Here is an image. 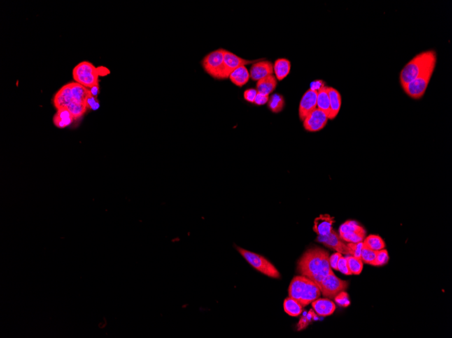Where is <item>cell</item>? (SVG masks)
<instances>
[{
    "label": "cell",
    "mask_w": 452,
    "mask_h": 338,
    "mask_svg": "<svg viewBox=\"0 0 452 338\" xmlns=\"http://www.w3.org/2000/svg\"><path fill=\"white\" fill-rule=\"evenodd\" d=\"M74 120L73 115L66 108L57 110L53 118L54 125L59 129H64L69 127Z\"/></svg>",
    "instance_id": "ac0fdd59"
},
{
    "label": "cell",
    "mask_w": 452,
    "mask_h": 338,
    "mask_svg": "<svg viewBox=\"0 0 452 338\" xmlns=\"http://www.w3.org/2000/svg\"><path fill=\"white\" fill-rule=\"evenodd\" d=\"M285 99L280 94H274L269 97L268 101V108L273 113H279L283 111L285 107Z\"/></svg>",
    "instance_id": "4316f807"
},
{
    "label": "cell",
    "mask_w": 452,
    "mask_h": 338,
    "mask_svg": "<svg viewBox=\"0 0 452 338\" xmlns=\"http://www.w3.org/2000/svg\"><path fill=\"white\" fill-rule=\"evenodd\" d=\"M229 79L238 87H243L246 85L250 78V73L245 66H242L236 69L230 74Z\"/></svg>",
    "instance_id": "44dd1931"
},
{
    "label": "cell",
    "mask_w": 452,
    "mask_h": 338,
    "mask_svg": "<svg viewBox=\"0 0 452 338\" xmlns=\"http://www.w3.org/2000/svg\"><path fill=\"white\" fill-rule=\"evenodd\" d=\"M235 248L240 255L245 259V260L259 272L269 278H275V279H278L280 278L279 271L265 257L258 254L253 253L250 250L245 249L242 247L236 246V245H235Z\"/></svg>",
    "instance_id": "5b68a950"
},
{
    "label": "cell",
    "mask_w": 452,
    "mask_h": 338,
    "mask_svg": "<svg viewBox=\"0 0 452 338\" xmlns=\"http://www.w3.org/2000/svg\"><path fill=\"white\" fill-rule=\"evenodd\" d=\"M109 73L107 68H96L91 63L82 62L73 68V76L75 82L90 89L93 86L99 85V76H105Z\"/></svg>",
    "instance_id": "277c9868"
},
{
    "label": "cell",
    "mask_w": 452,
    "mask_h": 338,
    "mask_svg": "<svg viewBox=\"0 0 452 338\" xmlns=\"http://www.w3.org/2000/svg\"><path fill=\"white\" fill-rule=\"evenodd\" d=\"M329 98H330V111L329 115V120H334L339 114L342 104V98L341 94L332 87H328Z\"/></svg>",
    "instance_id": "e0dca14e"
},
{
    "label": "cell",
    "mask_w": 452,
    "mask_h": 338,
    "mask_svg": "<svg viewBox=\"0 0 452 338\" xmlns=\"http://www.w3.org/2000/svg\"><path fill=\"white\" fill-rule=\"evenodd\" d=\"M435 62H437V54L434 50L425 51L413 57L401 71L400 82L403 89Z\"/></svg>",
    "instance_id": "3957f363"
},
{
    "label": "cell",
    "mask_w": 452,
    "mask_h": 338,
    "mask_svg": "<svg viewBox=\"0 0 452 338\" xmlns=\"http://www.w3.org/2000/svg\"><path fill=\"white\" fill-rule=\"evenodd\" d=\"M317 108L325 112L329 117L330 111V98H329L328 87L326 86L318 92Z\"/></svg>",
    "instance_id": "603a6c76"
},
{
    "label": "cell",
    "mask_w": 452,
    "mask_h": 338,
    "mask_svg": "<svg viewBox=\"0 0 452 338\" xmlns=\"http://www.w3.org/2000/svg\"><path fill=\"white\" fill-rule=\"evenodd\" d=\"M329 257V252L323 248L317 246L309 248L298 262V273L319 286L322 280L332 272Z\"/></svg>",
    "instance_id": "6da1fadb"
},
{
    "label": "cell",
    "mask_w": 452,
    "mask_h": 338,
    "mask_svg": "<svg viewBox=\"0 0 452 338\" xmlns=\"http://www.w3.org/2000/svg\"><path fill=\"white\" fill-rule=\"evenodd\" d=\"M340 238L343 241L349 243H357L363 242L366 234H358V233H347V234H339Z\"/></svg>",
    "instance_id": "4dcf8cb0"
},
{
    "label": "cell",
    "mask_w": 452,
    "mask_h": 338,
    "mask_svg": "<svg viewBox=\"0 0 452 338\" xmlns=\"http://www.w3.org/2000/svg\"><path fill=\"white\" fill-rule=\"evenodd\" d=\"M85 106H86L87 109L92 110L93 111H96L101 107L97 97H94L90 94H89L86 100H85Z\"/></svg>",
    "instance_id": "e575fe53"
},
{
    "label": "cell",
    "mask_w": 452,
    "mask_h": 338,
    "mask_svg": "<svg viewBox=\"0 0 452 338\" xmlns=\"http://www.w3.org/2000/svg\"><path fill=\"white\" fill-rule=\"evenodd\" d=\"M347 245H348L349 255L356 257V258L361 259V254H362V248L364 247L363 242L357 243H349Z\"/></svg>",
    "instance_id": "d6a6232c"
},
{
    "label": "cell",
    "mask_w": 452,
    "mask_h": 338,
    "mask_svg": "<svg viewBox=\"0 0 452 338\" xmlns=\"http://www.w3.org/2000/svg\"><path fill=\"white\" fill-rule=\"evenodd\" d=\"M257 94H258V92H257V89H247L244 93V98L245 100L248 101V102L254 103Z\"/></svg>",
    "instance_id": "74e56055"
},
{
    "label": "cell",
    "mask_w": 452,
    "mask_h": 338,
    "mask_svg": "<svg viewBox=\"0 0 452 338\" xmlns=\"http://www.w3.org/2000/svg\"><path fill=\"white\" fill-rule=\"evenodd\" d=\"M73 102L85 104L87 96L89 95V89L80 85L78 82H71Z\"/></svg>",
    "instance_id": "ffe728a7"
},
{
    "label": "cell",
    "mask_w": 452,
    "mask_h": 338,
    "mask_svg": "<svg viewBox=\"0 0 452 338\" xmlns=\"http://www.w3.org/2000/svg\"><path fill=\"white\" fill-rule=\"evenodd\" d=\"M377 251H374L364 246L362 248V254H361V259L363 263L366 264H370L374 260L376 257Z\"/></svg>",
    "instance_id": "1f68e13d"
},
{
    "label": "cell",
    "mask_w": 452,
    "mask_h": 338,
    "mask_svg": "<svg viewBox=\"0 0 452 338\" xmlns=\"http://www.w3.org/2000/svg\"><path fill=\"white\" fill-rule=\"evenodd\" d=\"M329 121V117L325 112L316 108L311 112L303 121L304 127L310 132H316L321 131L326 127Z\"/></svg>",
    "instance_id": "30bf717a"
},
{
    "label": "cell",
    "mask_w": 452,
    "mask_h": 338,
    "mask_svg": "<svg viewBox=\"0 0 452 338\" xmlns=\"http://www.w3.org/2000/svg\"><path fill=\"white\" fill-rule=\"evenodd\" d=\"M73 102L71 83L66 84L60 89L53 99L54 106L57 110L66 108Z\"/></svg>",
    "instance_id": "9a60e30c"
},
{
    "label": "cell",
    "mask_w": 452,
    "mask_h": 338,
    "mask_svg": "<svg viewBox=\"0 0 452 338\" xmlns=\"http://www.w3.org/2000/svg\"><path fill=\"white\" fill-rule=\"evenodd\" d=\"M337 267L338 271L342 273L343 274L346 275V276L352 275L351 271H350L349 269L348 262H347V259L345 257L342 256L339 259V262H338Z\"/></svg>",
    "instance_id": "d590c367"
},
{
    "label": "cell",
    "mask_w": 452,
    "mask_h": 338,
    "mask_svg": "<svg viewBox=\"0 0 452 338\" xmlns=\"http://www.w3.org/2000/svg\"><path fill=\"white\" fill-rule=\"evenodd\" d=\"M250 78L255 81L272 75L274 73V66L269 61H259L255 63L250 68Z\"/></svg>",
    "instance_id": "4fadbf2b"
},
{
    "label": "cell",
    "mask_w": 452,
    "mask_h": 338,
    "mask_svg": "<svg viewBox=\"0 0 452 338\" xmlns=\"http://www.w3.org/2000/svg\"><path fill=\"white\" fill-rule=\"evenodd\" d=\"M318 92L309 89L301 98L299 108V118L304 121L308 115L317 108Z\"/></svg>",
    "instance_id": "7c38bea8"
},
{
    "label": "cell",
    "mask_w": 452,
    "mask_h": 338,
    "mask_svg": "<svg viewBox=\"0 0 452 338\" xmlns=\"http://www.w3.org/2000/svg\"><path fill=\"white\" fill-rule=\"evenodd\" d=\"M264 60V59H257V60H247L241 58L239 56L224 50V79L229 78V75L233 71L237 68L245 66L246 65L253 64L256 62Z\"/></svg>",
    "instance_id": "9c48e42d"
},
{
    "label": "cell",
    "mask_w": 452,
    "mask_h": 338,
    "mask_svg": "<svg viewBox=\"0 0 452 338\" xmlns=\"http://www.w3.org/2000/svg\"><path fill=\"white\" fill-rule=\"evenodd\" d=\"M269 99V95H267V94H264L258 93L257 96H256L254 103L257 105V106H263V105H265L266 103H268Z\"/></svg>",
    "instance_id": "ab89813d"
},
{
    "label": "cell",
    "mask_w": 452,
    "mask_h": 338,
    "mask_svg": "<svg viewBox=\"0 0 452 338\" xmlns=\"http://www.w3.org/2000/svg\"><path fill=\"white\" fill-rule=\"evenodd\" d=\"M277 78L274 75H269L259 80L257 84V91L260 94L269 95L276 88Z\"/></svg>",
    "instance_id": "d6986e66"
},
{
    "label": "cell",
    "mask_w": 452,
    "mask_h": 338,
    "mask_svg": "<svg viewBox=\"0 0 452 338\" xmlns=\"http://www.w3.org/2000/svg\"><path fill=\"white\" fill-rule=\"evenodd\" d=\"M66 109L71 112L75 120H77L83 116L84 113L86 112L87 108L85 104H83V103H71L67 106Z\"/></svg>",
    "instance_id": "f1b7e54d"
},
{
    "label": "cell",
    "mask_w": 452,
    "mask_h": 338,
    "mask_svg": "<svg viewBox=\"0 0 452 338\" xmlns=\"http://www.w3.org/2000/svg\"><path fill=\"white\" fill-rule=\"evenodd\" d=\"M348 262L349 269L351 274L360 275L362 272L364 267V263L362 259L356 258L351 255H347L345 257Z\"/></svg>",
    "instance_id": "83f0119b"
},
{
    "label": "cell",
    "mask_w": 452,
    "mask_h": 338,
    "mask_svg": "<svg viewBox=\"0 0 452 338\" xmlns=\"http://www.w3.org/2000/svg\"><path fill=\"white\" fill-rule=\"evenodd\" d=\"M436 63L437 62L431 64L421 75L404 87V92L409 97L414 99H419L423 97L433 74Z\"/></svg>",
    "instance_id": "8992f818"
},
{
    "label": "cell",
    "mask_w": 452,
    "mask_h": 338,
    "mask_svg": "<svg viewBox=\"0 0 452 338\" xmlns=\"http://www.w3.org/2000/svg\"><path fill=\"white\" fill-rule=\"evenodd\" d=\"M334 219L329 214H322L315 219L313 223V230L318 236H329L332 232L334 223Z\"/></svg>",
    "instance_id": "5bb4252c"
},
{
    "label": "cell",
    "mask_w": 452,
    "mask_h": 338,
    "mask_svg": "<svg viewBox=\"0 0 452 338\" xmlns=\"http://www.w3.org/2000/svg\"><path fill=\"white\" fill-rule=\"evenodd\" d=\"M339 234H347V233H358V234H366L364 227L360 225L355 221L348 220L343 224L339 227Z\"/></svg>",
    "instance_id": "484cf974"
},
{
    "label": "cell",
    "mask_w": 452,
    "mask_h": 338,
    "mask_svg": "<svg viewBox=\"0 0 452 338\" xmlns=\"http://www.w3.org/2000/svg\"><path fill=\"white\" fill-rule=\"evenodd\" d=\"M315 314L312 311H310L309 313H308V315L306 316L303 317L301 318L300 321H299V324H298V330H301V329H304L308 326V324L310 320L313 319L314 318Z\"/></svg>",
    "instance_id": "8d00e7d4"
},
{
    "label": "cell",
    "mask_w": 452,
    "mask_h": 338,
    "mask_svg": "<svg viewBox=\"0 0 452 338\" xmlns=\"http://www.w3.org/2000/svg\"><path fill=\"white\" fill-rule=\"evenodd\" d=\"M284 309L290 316L298 317L302 313L303 306L295 299L289 297L284 302Z\"/></svg>",
    "instance_id": "cb8c5ba5"
},
{
    "label": "cell",
    "mask_w": 452,
    "mask_h": 338,
    "mask_svg": "<svg viewBox=\"0 0 452 338\" xmlns=\"http://www.w3.org/2000/svg\"><path fill=\"white\" fill-rule=\"evenodd\" d=\"M321 291L318 285L306 277L296 276L288 288L289 297L295 299L303 307L320 298Z\"/></svg>",
    "instance_id": "7a4b0ae2"
},
{
    "label": "cell",
    "mask_w": 452,
    "mask_h": 338,
    "mask_svg": "<svg viewBox=\"0 0 452 338\" xmlns=\"http://www.w3.org/2000/svg\"><path fill=\"white\" fill-rule=\"evenodd\" d=\"M363 243L364 246L374 251H378L385 248V243L383 238L374 234L364 238Z\"/></svg>",
    "instance_id": "d4e9b609"
},
{
    "label": "cell",
    "mask_w": 452,
    "mask_h": 338,
    "mask_svg": "<svg viewBox=\"0 0 452 338\" xmlns=\"http://www.w3.org/2000/svg\"><path fill=\"white\" fill-rule=\"evenodd\" d=\"M325 87V82L322 80H314L311 82V85H310V89L311 90L315 91V92H318L319 91L321 90L323 87Z\"/></svg>",
    "instance_id": "60d3db41"
},
{
    "label": "cell",
    "mask_w": 452,
    "mask_h": 338,
    "mask_svg": "<svg viewBox=\"0 0 452 338\" xmlns=\"http://www.w3.org/2000/svg\"><path fill=\"white\" fill-rule=\"evenodd\" d=\"M334 299L336 304L342 306V307H348L351 304V301L349 300L348 294L345 291L340 292Z\"/></svg>",
    "instance_id": "836d02e7"
},
{
    "label": "cell",
    "mask_w": 452,
    "mask_h": 338,
    "mask_svg": "<svg viewBox=\"0 0 452 338\" xmlns=\"http://www.w3.org/2000/svg\"><path fill=\"white\" fill-rule=\"evenodd\" d=\"M313 310L318 315L328 317L333 314L336 304L329 299H318L311 302Z\"/></svg>",
    "instance_id": "2e32d148"
},
{
    "label": "cell",
    "mask_w": 452,
    "mask_h": 338,
    "mask_svg": "<svg viewBox=\"0 0 452 338\" xmlns=\"http://www.w3.org/2000/svg\"><path fill=\"white\" fill-rule=\"evenodd\" d=\"M348 286V282L339 279L332 271L322 280L318 287L324 297L327 299H334L340 292L345 291Z\"/></svg>",
    "instance_id": "ba28073f"
},
{
    "label": "cell",
    "mask_w": 452,
    "mask_h": 338,
    "mask_svg": "<svg viewBox=\"0 0 452 338\" xmlns=\"http://www.w3.org/2000/svg\"><path fill=\"white\" fill-rule=\"evenodd\" d=\"M342 256V254L338 253L337 252V253L332 254V255L329 257V263H330V267L332 268V269L338 271V262H339V259Z\"/></svg>",
    "instance_id": "f35d334b"
},
{
    "label": "cell",
    "mask_w": 452,
    "mask_h": 338,
    "mask_svg": "<svg viewBox=\"0 0 452 338\" xmlns=\"http://www.w3.org/2000/svg\"><path fill=\"white\" fill-rule=\"evenodd\" d=\"M290 64L288 59L281 58L277 59L274 65V72L276 75V78L278 80H283L284 78L288 76L290 73Z\"/></svg>",
    "instance_id": "7402d4cb"
},
{
    "label": "cell",
    "mask_w": 452,
    "mask_h": 338,
    "mask_svg": "<svg viewBox=\"0 0 452 338\" xmlns=\"http://www.w3.org/2000/svg\"><path fill=\"white\" fill-rule=\"evenodd\" d=\"M89 94H92L94 97H97L100 94L99 85L93 86L90 89H89Z\"/></svg>",
    "instance_id": "b9f144b4"
},
{
    "label": "cell",
    "mask_w": 452,
    "mask_h": 338,
    "mask_svg": "<svg viewBox=\"0 0 452 338\" xmlns=\"http://www.w3.org/2000/svg\"><path fill=\"white\" fill-rule=\"evenodd\" d=\"M202 66L206 73L216 79H224V50L213 51L203 58Z\"/></svg>",
    "instance_id": "52a82bcc"
},
{
    "label": "cell",
    "mask_w": 452,
    "mask_h": 338,
    "mask_svg": "<svg viewBox=\"0 0 452 338\" xmlns=\"http://www.w3.org/2000/svg\"><path fill=\"white\" fill-rule=\"evenodd\" d=\"M390 260L388 252L386 249H382L377 251L376 258L371 263L370 265L374 266V267H381L387 264Z\"/></svg>",
    "instance_id": "f546056e"
},
{
    "label": "cell",
    "mask_w": 452,
    "mask_h": 338,
    "mask_svg": "<svg viewBox=\"0 0 452 338\" xmlns=\"http://www.w3.org/2000/svg\"><path fill=\"white\" fill-rule=\"evenodd\" d=\"M316 241L322 243L330 249L335 250L342 255H349L348 245L343 243V241L340 238L339 234H338L334 229H332L329 236H318L316 238Z\"/></svg>",
    "instance_id": "8fae6325"
}]
</instances>
